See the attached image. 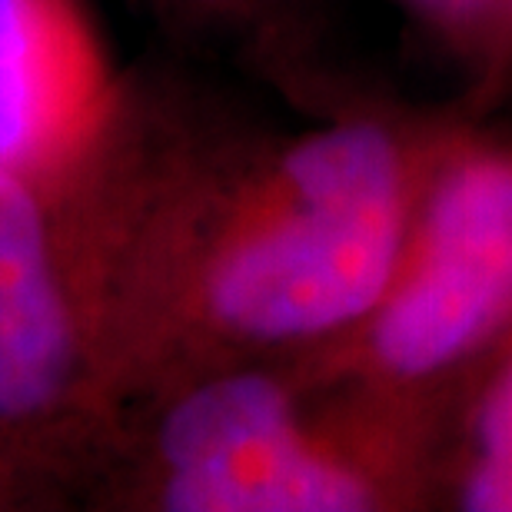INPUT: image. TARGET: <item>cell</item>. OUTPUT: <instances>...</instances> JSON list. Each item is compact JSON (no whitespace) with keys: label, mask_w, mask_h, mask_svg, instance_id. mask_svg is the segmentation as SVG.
I'll list each match as a JSON object with an SVG mask.
<instances>
[{"label":"cell","mask_w":512,"mask_h":512,"mask_svg":"<svg viewBox=\"0 0 512 512\" xmlns=\"http://www.w3.org/2000/svg\"><path fill=\"white\" fill-rule=\"evenodd\" d=\"M173 512H360L370 486L296 429L290 396L260 373L223 376L183 396L160 429Z\"/></svg>","instance_id":"2"},{"label":"cell","mask_w":512,"mask_h":512,"mask_svg":"<svg viewBox=\"0 0 512 512\" xmlns=\"http://www.w3.org/2000/svg\"><path fill=\"white\" fill-rule=\"evenodd\" d=\"M74 370V333L30 190L0 167V419L54 403Z\"/></svg>","instance_id":"4"},{"label":"cell","mask_w":512,"mask_h":512,"mask_svg":"<svg viewBox=\"0 0 512 512\" xmlns=\"http://www.w3.org/2000/svg\"><path fill=\"white\" fill-rule=\"evenodd\" d=\"M512 310V160H466L439 183L419 263L386 293L373 330L380 363L426 376L456 363Z\"/></svg>","instance_id":"3"},{"label":"cell","mask_w":512,"mask_h":512,"mask_svg":"<svg viewBox=\"0 0 512 512\" xmlns=\"http://www.w3.org/2000/svg\"><path fill=\"white\" fill-rule=\"evenodd\" d=\"M54 24L44 0H0V167H20L54 127Z\"/></svg>","instance_id":"5"},{"label":"cell","mask_w":512,"mask_h":512,"mask_svg":"<svg viewBox=\"0 0 512 512\" xmlns=\"http://www.w3.org/2000/svg\"><path fill=\"white\" fill-rule=\"evenodd\" d=\"M416 10H423L429 20H439V24H479V20L489 17V10L496 7V0H409Z\"/></svg>","instance_id":"7"},{"label":"cell","mask_w":512,"mask_h":512,"mask_svg":"<svg viewBox=\"0 0 512 512\" xmlns=\"http://www.w3.org/2000/svg\"><path fill=\"white\" fill-rule=\"evenodd\" d=\"M476 439L479 456L466 479L463 506L473 512H512V366L483 399Z\"/></svg>","instance_id":"6"},{"label":"cell","mask_w":512,"mask_h":512,"mask_svg":"<svg viewBox=\"0 0 512 512\" xmlns=\"http://www.w3.org/2000/svg\"><path fill=\"white\" fill-rule=\"evenodd\" d=\"M293 210L237 243L210 280L213 316L256 340H296L386 300L403 247V163L373 124L306 137L286 157Z\"/></svg>","instance_id":"1"}]
</instances>
